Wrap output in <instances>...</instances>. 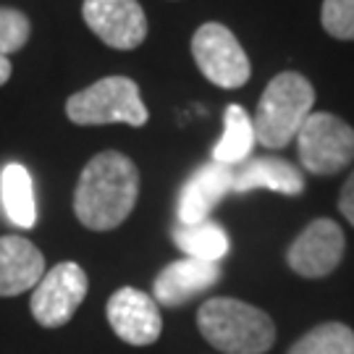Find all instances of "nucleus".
<instances>
[{"mask_svg": "<svg viewBox=\"0 0 354 354\" xmlns=\"http://www.w3.org/2000/svg\"><path fill=\"white\" fill-rule=\"evenodd\" d=\"M140 197V171L124 152H97L82 171L74 213L89 231H111L127 221Z\"/></svg>", "mask_w": 354, "mask_h": 354, "instance_id": "1", "label": "nucleus"}, {"mask_svg": "<svg viewBox=\"0 0 354 354\" xmlns=\"http://www.w3.org/2000/svg\"><path fill=\"white\" fill-rule=\"evenodd\" d=\"M197 328L221 354H266L276 344L270 315L234 297H213L200 304Z\"/></svg>", "mask_w": 354, "mask_h": 354, "instance_id": "2", "label": "nucleus"}, {"mask_svg": "<svg viewBox=\"0 0 354 354\" xmlns=\"http://www.w3.org/2000/svg\"><path fill=\"white\" fill-rule=\"evenodd\" d=\"M315 87L297 71H283L268 82L252 115L254 137L268 150H281L297 140L302 124L313 113Z\"/></svg>", "mask_w": 354, "mask_h": 354, "instance_id": "3", "label": "nucleus"}, {"mask_svg": "<svg viewBox=\"0 0 354 354\" xmlns=\"http://www.w3.org/2000/svg\"><path fill=\"white\" fill-rule=\"evenodd\" d=\"M66 115L79 127H105V124H129L145 127L147 108L142 102L140 84L129 76H105L100 82L74 92L66 100Z\"/></svg>", "mask_w": 354, "mask_h": 354, "instance_id": "4", "label": "nucleus"}, {"mask_svg": "<svg viewBox=\"0 0 354 354\" xmlns=\"http://www.w3.org/2000/svg\"><path fill=\"white\" fill-rule=\"evenodd\" d=\"M297 152L313 176H333L354 160V129L333 113H310L297 134Z\"/></svg>", "mask_w": 354, "mask_h": 354, "instance_id": "5", "label": "nucleus"}, {"mask_svg": "<svg viewBox=\"0 0 354 354\" xmlns=\"http://www.w3.org/2000/svg\"><path fill=\"white\" fill-rule=\"evenodd\" d=\"M192 58L207 82L221 89L244 87L252 76L250 58L228 26L218 21L203 24L192 37Z\"/></svg>", "mask_w": 354, "mask_h": 354, "instance_id": "6", "label": "nucleus"}, {"mask_svg": "<svg viewBox=\"0 0 354 354\" xmlns=\"http://www.w3.org/2000/svg\"><path fill=\"white\" fill-rule=\"evenodd\" d=\"M87 289L89 279L84 268L76 263H58L55 268L45 270V276L32 289L29 310L39 326L61 328L74 317L79 304L84 302Z\"/></svg>", "mask_w": 354, "mask_h": 354, "instance_id": "7", "label": "nucleus"}, {"mask_svg": "<svg viewBox=\"0 0 354 354\" xmlns=\"http://www.w3.org/2000/svg\"><path fill=\"white\" fill-rule=\"evenodd\" d=\"M344 250H346V239H344L342 226L330 218H315L289 244L286 263L302 279H323L339 268Z\"/></svg>", "mask_w": 354, "mask_h": 354, "instance_id": "8", "label": "nucleus"}, {"mask_svg": "<svg viewBox=\"0 0 354 354\" xmlns=\"http://www.w3.org/2000/svg\"><path fill=\"white\" fill-rule=\"evenodd\" d=\"M82 19L108 48L134 50L147 37V19L137 0H84Z\"/></svg>", "mask_w": 354, "mask_h": 354, "instance_id": "9", "label": "nucleus"}, {"mask_svg": "<svg viewBox=\"0 0 354 354\" xmlns=\"http://www.w3.org/2000/svg\"><path fill=\"white\" fill-rule=\"evenodd\" d=\"M105 313H108L111 328L121 342L131 344V346H150L160 339L163 317H160L158 302L145 291L134 289V286L118 289L108 299Z\"/></svg>", "mask_w": 354, "mask_h": 354, "instance_id": "10", "label": "nucleus"}, {"mask_svg": "<svg viewBox=\"0 0 354 354\" xmlns=\"http://www.w3.org/2000/svg\"><path fill=\"white\" fill-rule=\"evenodd\" d=\"M221 281V266L205 263L194 257H184L168 266L155 276L152 283V299L163 307H181L192 302L197 294L207 291Z\"/></svg>", "mask_w": 354, "mask_h": 354, "instance_id": "11", "label": "nucleus"}, {"mask_svg": "<svg viewBox=\"0 0 354 354\" xmlns=\"http://www.w3.org/2000/svg\"><path fill=\"white\" fill-rule=\"evenodd\" d=\"M228 192H234V168L223 163L210 160L207 165L197 168L184 189L178 194V223L192 226V223H203L210 218L213 207Z\"/></svg>", "mask_w": 354, "mask_h": 354, "instance_id": "12", "label": "nucleus"}, {"mask_svg": "<svg viewBox=\"0 0 354 354\" xmlns=\"http://www.w3.org/2000/svg\"><path fill=\"white\" fill-rule=\"evenodd\" d=\"M45 276V257L24 236H0V297L32 291Z\"/></svg>", "mask_w": 354, "mask_h": 354, "instance_id": "13", "label": "nucleus"}, {"mask_svg": "<svg viewBox=\"0 0 354 354\" xmlns=\"http://www.w3.org/2000/svg\"><path fill=\"white\" fill-rule=\"evenodd\" d=\"M252 189H270L297 197L304 192V176L297 165L283 158H247L239 168H234V192L247 194Z\"/></svg>", "mask_w": 354, "mask_h": 354, "instance_id": "14", "label": "nucleus"}, {"mask_svg": "<svg viewBox=\"0 0 354 354\" xmlns=\"http://www.w3.org/2000/svg\"><path fill=\"white\" fill-rule=\"evenodd\" d=\"M0 200L6 215L13 226L32 228L37 223V203H35V184L21 163H8L0 174Z\"/></svg>", "mask_w": 354, "mask_h": 354, "instance_id": "15", "label": "nucleus"}, {"mask_svg": "<svg viewBox=\"0 0 354 354\" xmlns=\"http://www.w3.org/2000/svg\"><path fill=\"white\" fill-rule=\"evenodd\" d=\"M223 134L215 142L213 147V160L223 165H241L250 155L257 137H254V124L252 115L247 113L241 105H228L223 113Z\"/></svg>", "mask_w": 354, "mask_h": 354, "instance_id": "16", "label": "nucleus"}, {"mask_svg": "<svg viewBox=\"0 0 354 354\" xmlns=\"http://www.w3.org/2000/svg\"><path fill=\"white\" fill-rule=\"evenodd\" d=\"M174 244L187 257L205 260V263H221L228 254L226 231L210 218L203 223H192V226H184V223L176 226L174 228Z\"/></svg>", "mask_w": 354, "mask_h": 354, "instance_id": "17", "label": "nucleus"}, {"mask_svg": "<svg viewBox=\"0 0 354 354\" xmlns=\"http://www.w3.org/2000/svg\"><path fill=\"white\" fill-rule=\"evenodd\" d=\"M286 354H354V330L344 323H320L307 330Z\"/></svg>", "mask_w": 354, "mask_h": 354, "instance_id": "18", "label": "nucleus"}, {"mask_svg": "<svg viewBox=\"0 0 354 354\" xmlns=\"http://www.w3.org/2000/svg\"><path fill=\"white\" fill-rule=\"evenodd\" d=\"M32 35V21L24 11L0 6V55L21 50Z\"/></svg>", "mask_w": 354, "mask_h": 354, "instance_id": "19", "label": "nucleus"}, {"mask_svg": "<svg viewBox=\"0 0 354 354\" xmlns=\"http://www.w3.org/2000/svg\"><path fill=\"white\" fill-rule=\"evenodd\" d=\"M320 24L330 37L354 42V0H323Z\"/></svg>", "mask_w": 354, "mask_h": 354, "instance_id": "20", "label": "nucleus"}, {"mask_svg": "<svg viewBox=\"0 0 354 354\" xmlns=\"http://www.w3.org/2000/svg\"><path fill=\"white\" fill-rule=\"evenodd\" d=\"M339 210L342 215L354 226V171L349 174V178L344 181L342 194H339Z\"/></svg>", "mask_w": 354, "mask_h": 354, "instance_id": "21", "label": "nucleus"}, {"mask_svg": "<svg viewBox=\"0 0 354 354\" xmlns=\"http://www.w3.org/2000/svg\"><path fill=\"white\" fill-rule=\"evenodd\" d=\"M11 74H13V66H11V61H8V55H0V87L11 79Z\"/></svg>", "mask_w": 354, "mask_h": 354, "instance_id": "22", "label": "nucleus"}]
</instances>
